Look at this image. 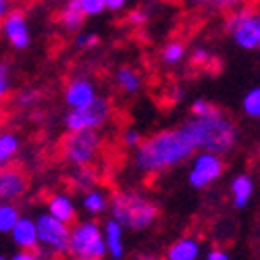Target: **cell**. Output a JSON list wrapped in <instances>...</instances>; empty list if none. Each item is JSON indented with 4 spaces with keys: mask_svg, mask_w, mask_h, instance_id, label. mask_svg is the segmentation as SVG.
<instances>
[{
    "mask_svg": "<svg viewBox=\"0 0 260 260\" xmlns=\"http://www.w3.org/2000/svg\"><path fill=\"white\" fill-rule=\"evenodd\" d=\"M196 150L185 140L181 129H165L142 140L134 150V169L142 175H158L183 165Z\"/></svg>",
    "mask_w": 260,
    "mask_h": 260,
    "instance_id": "cell-1",
    "label": "cell"
},
{
    "mask_svg": "<svg viewBox=\"0 0 260 260\" xmlns=\"http://www.w3.org/2000/svg\"><path fill=\"white\" fill-rule=\"evenodd\" d=\"M11 240H13V246L19 250H40L36 219L21 214L19 221L13 227V231H11Z\"/></svg>",
    "mask_w": 260,
    "mask_h": 260,
    "instance_id": "cell-13",
    "label": "cell"
},
{
    "mask_svg": "<svg viewBox=\"0 0 260 260\" xmlns=\"http://www.w3.org/2000/svg\"><path fill=\"white\" fill-rule=\"evenodd\" d=\"M227 34L242 50H258L260 46V13L250 9L233 11L227 19Z\"/></svg>",
    "mask_w": 260,
    "mask_h": 260,
    "instance_id": "cell-8",
    "label": "cell"
},
{
    "mask_svg": "<svg viewBox=\"0 0 260 260\" xmlns=\"http://www.w3.org/2000/svg\"><path fill=\"white\" fill-rule=\"evenodd\" d=\"M115 81H117V85H119V90H121L123 94H129V96H134V94H138V92L142 90V77H140V73H138L136 69H132V67H121V69H117Z\"/></svg>",
    "mask_w": 260,
    "mask_h": 260,
    "instance_id": "cell-22",
    "label": "cell"
},
{
    "mask_svg": "<svg viewBox=\"0 0 260 260\" xmlns=\"http://www.w3.org/2000/svg\"><path fill=\"white\" fill-rule=\"evenodd\" d=\"M83 19H85V15L81 13L77 0H67L58 13V25L67 34H77L83 27Z\"/></svg>",
    "mask_w": 260,
    "mask_h": 260,
    "instance_id": "cell-19",
    "label": "cell"
},
{
    "mask_svg": "<svg viewBox=\"0 0 260 260\" xmlns=\"http://www.w3.org/2000/svg\"><path fill=\"white\" fill-rule=\"evenodd\" d=\"M27 175L19 167H0V202L19 200L27 191Z\"/></svg>",
    "mask_w": 260,
    "mask_h": 260,
    "instance_id": "cell-11",
    "label": "cell"
},
{
    "mask_svg": "<svg viewBox=\"0 0 260 260\" xmlns=\"http://www.w3.org/2000/svg\"><path fill=\"white\" fill-rule=\"evenodd\" d=\"M104 5H106V11H123L127 7V0H104Z\"/></svg>",
    "mask_w": 260,
    "mask_h": 260,
    "instance_id": "cell-35",
    "label": "cell"
},
{
    "mask_svg": "<svg viewBox=\"0 0 260 260\" xmlns=\"http://www.w3.org/2000/svg\"><path fill=\"white\" fill-rule=\"evenodd\" d=\"M102 235H104V244H106V254L119 260L125 256V227L115 221L113 216L102 223Z\"/></svg>",
    "mask_w": 260,
    "mask_h": 260,
    "instance_id": "cell-14",
    "label": "cell"
},
{
    "mask_svg": "<svg viewBox=\"0 0 260 260\" xmlns=\"http://www.w3.org/2000/svg\"><path fill=\"white\" fill-rule=\"evenodd\" d=\"M258 50H260V46H258Z\"/></svg>",
    "mask_w": 260,
    "mask_h": 260,
    "instance_id": "cell-39",
    "label": "cell"
},
{
    "mask_svg": "<svg viewBox=\"0 0 260 260\" xmlns=\"http://www.w3.org/2000/svg\"><path fill=\"white\" fill-rule=\"evenodd\" d=\"M113 117V106L106 98L96 96L90 104L69 108L67 115L62 119V125L67 132H83V129H100L111 121Z\"/></svg>",
    "mask_w": 260,
    "mask_h": 260,
    "instance_id": "cell-7",
    "label": "cell"
},
{
    "mask_svg": "<svg viewBox=\"0 0 260 260\" xmlns=\"http://www.w3.org/2000/svg\"><path fill=\"white\" fill-rule=\"evenodd\" d=\"M19 216L21 212L13 202H0V235H11Z\"/></svg>",
    "mask_w": 260,
    "mask_h": 260,
    "instance_id": "cell-23",
    "label": "cell"
},
{
    "mask_svg": "<svg viewBox=\"0 0 260 260\" xmlns=\"http://www.w3.org/2000/svg\"><path fill=\"white\" fill-rule=\"evenodd\" d=\"M77 3H79V9L85 17H98L106 11L104 0H77Z\"/></svg>",
    "mask_w": 260,
    "mask_h": 260,
    "instance_id": "cell-29",
    "label": "cell"
},
{
    "mask_svg": "<svg viewBox=\"0 0 260 260\" xmlns=\"http://www.w3.org/2000/svg\"><path fill=\"white\" fill-rule=\"evenodd\" d=\"M102 148V136L98 129H83V132H69L62 140V158L71 167L92 165Z\"/></svg>",
    "mask_w": 260,
    "mask_h": 260,
    "instance_id": "cell-6",
    "label": "cell"
},
{
    "mask_svg": "<svg viewBox=\"0 0 260 260\" xmlns=\"http://www.w3.org/2000/svg\"><path fill=\"white\" fill-rule=\"evenodd\" d=\"M108 212L125 227V231L140 233L156 223L158 206L138 189H121L108 200Z\"/></svg>",
    "mask_w": 260,
    "mask_h": 260,
    "instance_id": "cell-3",
    "label": "cell"
},
{
    "mask_svg": "<svg viewBox=\"0 0 260 260\" xmlns=\"http://www.w3.org/2000/svg\"><path fill=\"white\" fill-rule=\"evenodd\" d=\"M11 11V0H0V19Z\"/></svg>",
    "mask_w": 260,
    "mask_h": 260,
    "instance_id": "cell-36",
    "label": "cell"
},
{
    "mask_svg": "<svg viewBox=\"0 0 260 260\" xmlns=\"http://www.w3.org/2000/svg\"><path fill=\"white\" fill-rule=\"evenodd\" d=\"M96 96H98L96 83L90 77H83V75L73 77L67 83V88H64V104H67V108L85 106V104H90Z\"/></svg>",
    "mask_w": 260,
    "mask_h": 260,
    "instance_id": "cell-12",
    "label": "cell"
},
{
    "mask_svg": "<svg viewBox=\"0 0 260 260\" xmlns=\"http://www.w3.org/2000/svg\"><path fill=\"white\" fill-rule=\"evenodd\" d=\"M204 258H206V260H229L231 256H229L227 252H223L221 248H212V250H208V252L204 254Z\"/></svg>",
    "mask_w": 260,
    "mask_h": 260,
    "instance_id": "cell-34",
    "label": "cell"
},
{
    "mask_svg": "<svg viewBox=\"0 0 260 260\" xmlns=\"http://www.w3.org/2000/svg\"><path fill=\"white\" fill-rule=\"evenodd\" d=\"M223 171H225L223 154L206 152V150H198V152H193L191 158H189L187 183L193 189H206L216 179H221Z\"/></svg>",
    "mask_w": 260,
    "mask_h": 260,
    "instance_id": "cell-9",
    "label": "cell"
},
{
    "mask_svg": "<svg viewBox=\"0 0 260 260\" xmlns=\"http://www.w3.org/2000/svg\"><path fill=\"white\" fill-rule=\"evenodd\" d=\"M189 5H206V3H212V0H187Z\"/></svg>",
    "mask_w": 260,
    "mask_h": 260,
    "instance_id": "cell-38",
    "label": "cell"
},
{
    "mask_svg": "<svg viewBox=\"0 0 260 260\" xmlns=\"http://www.w3.org/2000/svg\"><path fill=\"white\" fill-rule=\"evenodd\" d=\"M69 256L77 260H100L108 256L102 225L94 219L75 221L69 231Z\"/></svg>",
    "mask_w": 260,
    "mask_h": 260,
    "instance_id": "cell-4",
    "label": "cell"
},
{
    "mask_svg": "<svg viewBox=\"0 0 260 260\" xmlns=\"http://www.w3.org/2000/svg\"><path fill=\"white\" fill-rule=\"evenodd\" d=\"M142 134L138 132L136 127H129V129H125L123 132V136H121V144L125 146V148H129V150H136L140 144H142Z\"/></svg>",
    "mask_w": 260,
    "mask_h": 260,
    "instance_id": "cell-30",
    "label": "cell"
},
{
    "mask_svg": "<svg viewBox=\"0 0 260 260\" xmlns=\"http://www.w3.org/2000/svg\"><path fill=\"white\" fill-rule=\"evenodd\" d=\"M46 210L52 216H56V219L69 223V225L75 223V219H77V204H75L73 196H71V193H67V191L52 193V196L48 198Z\"/></svg>",
    "mask_w": 260,
    "mask_h": 260,
    "instance_id": "cell-15",
    "label": "cell"
},
{
    "mask_svg": "<svg viewBox=\"0 0 260 260\" xmlns=\"http://www.w3.org/2000/svg\"><path fill=\"white\" fill-rule=\"evenodd\" d=\"M11 85H13V75H11V67L7 62H0V106H3L5 98L11 92Z\"/></svg>",
    "mask_w": 260,
    "mask_h": 260,
    "instance_id": "cell-28",
    "label": "cell"
},
{
    "mask_svg": "<svg viewBox=\"0 0 260 260\" xmlns=\"http://www.w3.org/2000/svg\"><path fill=\"white\" fill-rule=\"evenodd\" d=\"M108 200H111V196L104 189L90 187L81 191V210L88 216H100L108 210Z\"/></svg>",
    "mask_w": 260,
    "mask_h": 260,
    "instance_id": "cell-17",
    "label": "cell"
},
{
    "mask_svg": "<svg viewBox=\"0 0 260 260\" xmlns=\"http://www.w3.org/2000/svg\"><path fill=\"white\" fill-rule=\"evenodd\" d=\"M242 108L244 113L252 119H260V85H256V88L248 90L244 100H242Z\"/></svg>",
    "mask_w": 260,
    "mask_h": 260,
    "instance_id": "cell-25",
    "label": "cell"
},
{
    "mask_svg": "<svg viewBox=\"0 0 260 260\" xmlns=\"http://www.w3.org/2000/svg\"><path fill=\"white\" fill-rule=\"evenodd\" d=\"M191 60H193V64H200V67H206V64L212 60V56H210V52L206 50V48H196L191 52Z\"/></svg>",
    "mask_w": 260,
    "mask_h": 260,
    "instance_id": "cell-32",
    "label": "cell"
},
{
    "mask_svg": "<svg viewBox=\"0 0 260 260\" xmlns=\"http://www.w3.org/2000/svg\"><path fill=\"white\" fill-rule=\"evenodd\" d=\"M148 19H150L148 9H136V11H132V15H129V21H132L134 25H144V23H148Z\"/></svg>",
    "mask_w": 260,
    "mask_h": 260,
    "instance_id": "cell-33",
    "label": "cell"
},
{
    "mask_svg": "<svg viewBox=\"0 0 260 260\" xmlns=\"http://www.w3.org/2000/svg\"><path fill=\"white\" fill-rule=\"evenodd\" d=\"M38 102H40V92H38V90H31V88L21 90V92H17V96H15V104H17L19 108H34Z\"/></svg>",
    "mask_w": 260,
    "mask_h": 260,
    "instance_id": "cell-26",
    "label": "cell"
},
{
    "mask_svg": "<svg viewBox=\"0 0 260 260\" xmlns=\"http://www.w3.org/2000/svg\"><path fill=\"white\" fill-rule=\"evenodd\" d=\"M69 181H71L73 189L81 193V191H85V189L98 185V171L92 169V165L73 167V171L69 173Z\"/></svg>",
    "mask_w": 260,
    "mask_h": 260,
    "instance_id": "cell-21",
    "label": "cell"
},
{
    "mask_svg": "<svg viewBox=\"0 0 260 260\" xmlns=\"http://www.w3.org/2000/svg\"><path fill=\"white\" fill-rule=\"evenodd\" d=\"M200 256H202V244L193 235L179 237L177 242H173L167 248V254H165L167 260H198Z\"/></svg>",
    "mask_w": 260,
    "mask_h": 260,
    "instance_id": "cell-16",
    "label": "cell"
},
{
    "mask_svg": "<svg viewBox=\"0 0 260 260\" xmlns=\"http://www.w3.org/2000/svg\"><path fill=\"white\" fill-rule=\"evenodd\" d=\"M36 227H38L40 250L46 254V258L69 256V231H71L69 223L56 219L46 210L36 216Z\"/></svg>",
    "mask_w": 260,
    "mask_h": 260,
    "instance_id": "cell-5",
    "label": "cell"
},
{
    "mask_svg": "<svg viewBox=\"0 0 260 260\" xmlns=\"http://www.w3.org/2000/svg\"><path fill=\"white\" fill-rule=\"evenodd\" d=\"M98 42H100V38L94 31H81L79 29L75 34V48L77 50H90V48L98 46Z\"/></svg>",
    "mask_w": 260,
    "mask_h": 260,
    "instance_id": "cell-27",
    "label": "cell"
},
{
    "mask_svg": "<svg viewBox=\"0 0 260 260\" xmlns=\"http://www.w3.org/2000/svg\"><path fill=\"white\" fill-rule=\"evenodd\" d=\"M0 36H3L15 50H27L31 44V31L29 23L23 13L9 11L0 19Z\"/></svg>",
    "mask_w": 260,
    "mask_h": 260,
    "instance_id": "cell-10",
    "label": "cell"
},
{
    "mask_svg": "<svg viewBox=\"0 0 260 260\" xmlns=\"http://www.w3.org/2000/svg\"><path fill=\"white\" fill-rule=\"evenodd\" d=\"M21 150V138L11 129H0V167L11 165Z\"/></svg>",
    "mask_w": 260,
    "mask_h": 260,
    "instance_id": "cell-20",
    "label": "cell"
},
{
    "mask_svg": "<svg viewBox=\"0 0 260 260\" xmlns=\"http://www.w3.org/2000/svg\"><path fill=\"white\" fill-rule=\"evenodd\" d=\"M216 3H219V7H223V9H231L235 5H240V0H216Z\"/></svg>",
    "mask_w": 260,
    "mask_h": 260,
    "instance_id": "cell-37",
    "label": "cell"
},
{
    "mask_svg": "<svg viewBox=\"0 0 260 260\" xmlns=\"http://www.w3.org/2000/svg\"><path fill=\"white\" fill-rule=\"evenodd\" d=\"M254 196V179L246 173L235 175L231 181V202L235 208H246Z\"/></svg>",
    "mask_w": 260,
    "mask_h": 260,
    "instance_id": "cell-18",
    "label": "cell"
},
{
    "mask_svg": "<svg viewBox=\"0 0 260 260\" xmlns=\"http://www.w3.org/2000/svg\"><path fill=\"white\" fill-rule=\"evenodd\" d=\"M179 129L196 152L206 150V152L227 154L237 140L235 125L221 111H214L212 115H191L179 125Z\"/></svg>",
    "mask_w": 260,
    "mask_h": 260,
    "instance_id": "cell-2",
    "label": "cell"
},
{
    "mask_svg": "<svg viewBox=\"0 0 260 260\" xmlns=\"http://www.w3.org/2000/svg\"><path fill=\"white\" fill-rule=\"evenodd\" d=\"M187 54V48L183 42L179 40H173V42H167L162 52H160V58L165 64H169V67H175V64H179Z\"/></svg>",
    "mask_w": 260,
    "mask_h": 260,
    "instance_id": "cell-24",
    "label": "cell"
},
{
    "mask_svg": "<svg viewBox=\"0 0 260 260\" xmlns=\"http://www.w3.org/2000/svg\"><path fill=\"white\" fill-rule=\"evenodd\" d=\"M214 111H219V108L210 104L208 100H196L191 104V115H212Z\"/></svg>",
    "mask_w": 260,
    "mask_h": 260,
    "instance_id": "cell-31",
    "label": "cell"
}]
</instances>
